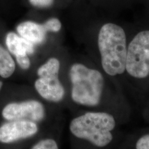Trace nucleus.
Wrapping results in <instances>:
<instances>
[{
    "mask_svg": "<svg viewBox=\"0 0 149 149\" xmlns=\"http://www.w3.org/2000/svg\"><path fill=\"white\" fill-rule=\"evenodd\" d=\"M98 47L104 72L111 76L124 73L127 55L124 29L113 23L104 24L99 32Z\"/></svg>",
    "mask_w": 149,
    "mask_h": 149,
    "instance_id": "1",
    "label": "nucleus"
},
{
    "mask_svg": "<svg viewBox=\"0 0 149 149\" xmlns=\"http://www.w3.org/2000/svg\"><path fill=\"white\" fill-rule=\"evenodd\" d=\"M116 126L114 117L105 112H88L75 117L70 130L76 138L88 141L92 146L104 148L113 139L112 132Z\"/></svg>",
    "mask_w": 149,
    "mask_h": 149,
    "instance_id": "2",
    "label": "nucleus"
},
{
    "mask_svg": "<svg viewBox=\"0 0 149 149\" xmlns=\"http://www.w3.org/2000/svg\"><path fill=\"white\" fill-rule=\"evenodd\" d=\"M71 98L74 103L86 107H95L100 103L104 79L99 70L76 63L69 70Z\"/></svg>",
    "mask_w": 149,
    "mask_h": 149,
    "instance_id": "3",
    "label": "nucleus"
},
{
    "mask_svg": "<svg viewBox=\"0 0 149 149\" xmlns=\"http://www.w3.org/2000/svg\"><path fill=\"white\" fill-rule=\"evenodd\" d=\"M59 68V61L51 57L37 69L39 77L35 81V88L40 95L47 101L59 102L64 97V88L58 77Z\"/></svg>",
    "mask_w": 149,
    "mask_h": 149,
    "instance_id": "4",
    "label": "nucleus"
},
{
    "mask_svg": "<svg viewBox=\"0 0 149 149\" xmlns=\"http://www.w3.org/2000/svg\"><path fill=\"white\" fill-rule=\"evenodd\" d=\"M126 70L138 79L149 75V31L139 33L127 48Z\"/></svg>",
    "mask_w": 149,
    "mask_h": 149,
    "instance_id": "5",
    "label": "nucleus"
},
{
    "mask_svg": "<svg viewBox=\"0 0 149 149\" xmlns=\"http://www.w3.org/2000/svg\"><path fill=\"white\" fill-rule=\"evenodd\" d=\"M6 120H29L41 122L45 118L44 105L37 100H27L22 102H11L6 105L1 112Z\"/></svg>",
    "mask_w": 149,
    "mask_h": 149,
    "instance_id": "6",
    "label": "nucleus"
},
{
    "mask_svg": "<svg viewBox=\"0 0 149 149\" xmlns=\"http://www.w3.org/2000/svg\"><path fill=\"white\" fill-rule=\"evenodd\" d=\"M39 128L36 122L29 120L9 121L0 126V144L10 145L35 136Z\"/></svg>",
    "mask_w": 149,
    "mask_h": 149,
    "instance_id": "7",
    "label": "nucleus"
},
{
    "mask_svg": "<svg viewBox=\"0 0 149 149\" xmlns=\"http://www.w3.org/2000/svg\"><path fill=\"white\" fill-rule=\"evenodd\" d=\"M17 31L19 36L33 43L34 45L44 43L48 32L44 24H40L31 21L19 24L17 26Z\"/></svg>",
    "mask_w": 149,
    "mask_h": 149,
    "instance_id": "8",
    "label": "nucleus"
},
{
    "mask_svg": "<svg viewBox=\"0 0 149 149\" xmlns=\"http://www.w3.org/2000/svg\"><path fill=\"white\" fill-rule=\"evenodd\" d=\"M6 44L8 51L16 59L32 55L35 52V45L33 43L13 32H10L6 35Z\"/></svg>",
    "mask_w": 149,
    "mask_h": 149,
    "instance_id": "9",
    "label": "nucleus"
},
{
    "mask_svg": "<svg viewBox=\"0 0 149 149\" xmlns=\"http://www.w3.org/2000/svg\"><path fill=\"white\" fill-rule=\"evenodd\" d=\"M15 70V63L9 52L0 44V76L10 77Z\"/></svg>",
    "mask_w": 149,
    "mask_h": 149,
    "instance_id": "10",
    "label": "nucleus"
},
{
    "mask_svg": "<svg viewBox=\"0 0 149 149\" xmlns=\"http://www.w3.org/2000/svg\"><path fill=\"white\" fill-rule=\"evenodd\" d=\"M30 149H59V146L55 139L46 138L37 141Z\"/></svg>",
    "mask_w": 149,
    "mask_h": 149,
    "instance_id": "11",
    "label": "nucleus"
},
{
    "mask_svg": "<svg viewBox=\"0 0 149 149\" xmlns=\"http://www.w3.org/2000/svg\"><path fill=\"white\" fill-rule=\"evenodd\" d=\"M48 32H59L61 29V24L58 19L51 18L44 23Z\"/></svg>",
    "mask_w": 149,
    "mask_h": 149,
    "instance_id": "12",
    "label": "nucleus"
},
{
    "mask_svg": "<svg viewBox=\"0 0 149 149\" xmlns=\"http://www.w3.org/2000/svg\"><path fill=\"white\" fill-rule=\"evenodd\" d=\"M135 149H149V134L141 136L137 141Z\"/></svg>",
    "mask_w": 149,
    "mask_h": 149,
    "instance_id": "13",
    "label": "nucleus"
},
{
    "mask_svg": "<svg viewBox=\"0 0 149 149\" xmlns=\"http://www.w3.org/2000/svg\"><path fill=\"white\" fill-rule=\"evenodd\" d=\"M17 63L20 68L24 70L29 69L31 66V60H30L29 56H25V57H19L17 58Z\"/></svg>",
    "mask_w": 149,
    "mask_h": 149,
    "instance_id": "14",
    "label": "nucleus"
},
{
    "mask_svg": "<svg viewBox=\"0 0 149 149\" xmlns=\"http://www.w3.org/2000/svg\"><path fill=\"white\" fill-rule=\"evenodd\" d=\"M33 6L39 8H45L50 6L53 2V0H29Z\"/></svg>",
    "mask_w": 149,
    "mask_h": 149,
    "instance_id": "15",
    "label": "nucleus"
},
{
    "mask_svg": "<svg viewBox=\"0 0 149 149\" xmlns=\"http://www.w3.org/2000/svg\"><path fill=\"white\" fill-rule=\"evenodd\" d=\"M2 86H3V82L1 81H0V91H1V89L2 88Z\"/></svg>",
    "mask_w": 149,
    "mask_h": 149,
    "instance_id": "16",
    "label": "nucleus"
}]
</instances>
